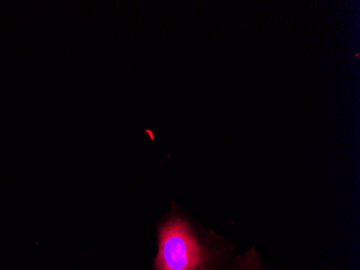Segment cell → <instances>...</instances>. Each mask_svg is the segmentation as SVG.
Wrapping results in <instances>:
<instances>
[{
    "instance_id": "1",
    "label": "cell",
    "mask_w": 360,
    "mask_h": 270,
    "mask_svg": "<svg viewBox=\"0 0 360 270\" xmlns=\"http://www.w3.org/2000/svg\"><path fill=\"white\" fill-rule=\"evenodd\" d=\"M158 270H198L203 252L183 219L173 217L160 229Z\"/></svg>"
}]
</instances>
